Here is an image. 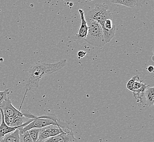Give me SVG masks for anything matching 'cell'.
I'll return each mask as SVG.
<instances>
[{"label": "cell", "instance_id": "6da1fadb", "mask_svg": "<svg viewBox=\"0 0 154 142\" xmlns=\"http://www.w3.org/2000/svg\"><path fill=\"white\" fill-rule=\"evenodd\" d=\"M67 64V60L63 59L55 63L37 62L28 70V79L26 85V91L37 89L42 78L59 71Z\"/></svg>", "mask_w": 154, "mask_h": 142}, {"label": "cell", "instance_id": "7a4b0ae2", "mask_svg": "<svg viewBox=\"0 0 154 142\" xmlns=\"http://www.w3.org/2000/svg\"><path fill=\"white\" fill-rule=\"evenodd\" d=\"M88 31L85 42L92 46L102 47L106 45L102 27L95 21L86 20Z\"/></svg>", "mask_w": 154, "mask_h": 142}, {"label": "cell", "instance_id": "3957f363", "mask_svg": "<svg viewBox=\"0 0 154 142\" xmlns=\"http://www.w3.org/2000/svg\"><path fill=\"white\" fill-rule=\"evenodd\" d=\"M86 18L87 19L96 21L102 26L106 20L112 19V15L108 5L96 3L95 8L88 12Z\"/></svg>", "mask_w": 154, "mask_h": 142}, {"label": "cell", "instance_id": "277c9868", "mask_svg": "<svg viewBox=\"0 0 154 142\" xmlns=\"http://www.w3.org/2000/svg\"><path fill=\"white\" fill-rule=\"evenodd\" d=\"M59 119L54 114L37 116L32 122L24 127H19L18 130L19 133H23L32 128H42L51 125H57Z\"/></svg>", "mask_w": 154, "mask_h": 142}, {"label": "cell", "instance_id": "5b68a950", "mask_svg": "<svg viewBox=\"0 0 154 142\" xmlns=\"http://www.w3.org/2000/svg\"><path fill=\"white\" fill-rule=\"evenodd\" d=\"M0 109L2 110L5 116L11 117L14 116H25L27 119H35L37 118L36 116L33 115L30 113L21 112L20 110L16 109L12 105V102L9 97L1 103Z\"/></svg>", "mask_w": 154, "mask_h": 142}, {"label": "cell", "instance_id": "8992f818", "mask_svg": "<svg viewBox=\"0 0 154 142\" xmlns=\"http://www.w3.org/2000/svg\"><path fill=\"white\" fill-rule=\"evenodd\" d=\"M78 12L80 15V26L78 30V32L76 35L73 37V39L74 42H77L78 44H82L85 42L86 36L88 31V26L86 23V19L85 17L84 12L82 9L78 10Z\"/></svg>", "mask_w": 154, "mask_h": 142}, {"label": "cell", "instance_id": "52a82bcc", "mask_svg": "<svg viewBox=\"0 0 154 142\" xmlns=\"http://www.w3.org/2000/svg\"><path fill=\"white\" fill-rule=\"evenodd\" d=\"M50 139L53 142H78L73 131L69 133H61L56 136L50 137Z\"/></svg>", "mask_w": 154, "mask_h": 142}, {"label": "cell", "instance_id": "ba28073f", "mask_svg": "<svg viewBox=\"0 0 154 142\" xmlns=\"http://www.w3.org/2000/svg\"><path fill=\"white\" fill-rule=\"evenodd\" d=\"M0 112L2 116V122L0 125V140H1L5 135L8 133H12L14 132L17 129L19 128V127H9L8 126H7L4 121V115L1 109H0Z\"/></svg>", "mask_w": 154, "mask_h": 142}, {"label": "cell", "instance_id": "9c48e42d", "mask_svg": "<svg viewBox=\"0 0 154 142\" xmlns=\"http://www.w3.org/2000/svg\"><path fill=\"white\" fill-rule=\"evenodd\" d=\"M144 96L146 98L145 104L149 106H153L154 104V88L149 87L145 90Z\"/></svg>", "mask_w": 154, "mask_h": 142}, {"label": "cell", "instance_id": "30bf717a", "mask_svg": "<svg viewBox=\"0 0 154 142\" xmlns=\"http://www.w3.org/2000/svg\"><path fill=\"white\" fill-rule=\"evenodd\" d=\"M0 142H20L19 132L18 129L12 132L6 134Z\"/></svg>", "mask_w": 154, "mask_h": 142}, {"label": "cell", "instance_id": "8fae6325", "mask_svg": "<svg viewBox=\"0 0 154 142\" xmlns=\"http://www.w3.org/2000/svg\"><path fill=\"white\" fill-rule=\"evenodd\" d=\"M148 86L149 85H147L145 83L142 88H140L139 90H134L132 91L134 97L136 100L138 102L143 103V98L144 97L145 90Z\"/></svg>", "mask_w": 154, "mask_h": 142}, {"label": "cell", "instance_id": "7c38bea8", "mask_svg": "<svg viewBox=\"0 0 154 142\" xmlns=\"http://www.w3.org/2000/svg\"><path fill=\"white\" fill-rule=\"evenodd\" d=\"M110 2L113 4L120 5L131 8L134 7L137 3L135 0H111Z\"/></svg>", "mask_w": 154, "mask_h": 142}, {"label": "cell", "instance_id": "4fadbf2b", "mask_svg": "<svg viewBox=\"0 0 154 142\" xmlns=\"http://www.w3.org/2000/svg\"><path fill=\"white\" fill-rule=\"evenodd\" d=\"M103 32L104 39L106 43H109L115 36L116 33V27H113L111 30L102 29Z\"/></svg>", "mask_w": 154, "mask_h": 142}, {"label": "cell", "instance_id": "5bb4252c", "mask_svg": "<svg viewBox=\"0 0 154 142\" xmlns=\"http://www.w3.org/2000/svg\"><path fill=\"white\" fill-rule=\"evenodd\" d=\"M51 137L49 126L40 128L39 133L38 140H43L49 138Z\"/></svg>", "mask_w": 154, "mask_h": 142}, {"label": "cell", "instance_id": "9a60e30c", "mask_svg": "<svg viewBox=\"0 0 154 142\" xmlns=\"http://www.w3.org/2000/svg\"><path fill=\"white\" fill-rule=\"evenodd\" d=\"M49 127L51 137L56 136L61 133H65L63 128L57 125H51V126H49Z\"/></svg>", "mask_w": 154, "mask_h": 142}, {"label": "cell", "instance_id": "2e32d148", "mask_svg": "<svg viewBox=\"0 0 154 142\" xmlns=\"http://www.w3.org/2000/svg\"><path fill=\"white\" fill-rule=\"evenodd\" d=\"M39 128H32L28 131L33 142H36L38 139Z\"/></svg>", "mask_w": 154, "mask_h": 142}, {"label": "cell", "instance_id": "e0dca14e", "mask_svg": "<svg viewBox=\"0 0 154 142\" xmlns=\"http://www.w3.org/2000/svg\"><path fill=\"white\" fill-rule=\"evenodd\" d=\"M20 142H33L28 131L23 133H19Z\"/></svg>", "mask_w": 154, "mask_h": 142}, {"label": "cell", "instance_id": "ac0fdd59", "mask_svg": "<svg viewBox=\"0 0 154 142\" xmlns=\"http://www.w3.org/2000/svg\"><path fill=\"white\" fill-rule=\"evenodd\" d=\"M115 26L113 25V21L112 19H107L104 22L103 26H102V29H106V30H111Z\"/></svg>", "mask_w": 154, "mask_h": 142}, {"label": "cell", "instance_id": "d6986e66", "mask_svg": "<svg viewBox=\"0 0 154 142\" xmlns=\"http://www.w3.org/2000/svg\"><path fill=\"white\" fill-rule=\"evenodd\" d=\"M8 94H9L8 89H6L4 91H0V103H2L3 101H5L9 97Z\"/></svg>", "mask_w": 154, "mask_h": 142}, {"label": "cell", "instance_id": "ffe728a7", "mask_svg": "<svg viewBox=\"0 0 154 142\" xmlns=\"http://www.w3.org/2000/svg\"><path fill=\"white\" fill-rule=\"evenodd\" d=\"M138 76H134V77H132L129 81L126 84V88L128 90H129L131 91H132V87L134 85V82L136 80L137 78H138Z\"/></svg>", "mask_w": 154, "mask_h": 142}, {"label": "cell", "instance_id": "44dd1931", "mask_svg": "<svg viewBox=\"0 0 154 142\" xmlns=\"http://www.w3.org/2000/svg\"><path fill=\"white\" fill-rule=\"evenodd\" d=\"M86 55V51H79L78 53V59H81L83 58L84 57H85Z\"/></svg>", "mask_w": 154, "mask_h": 142}, {"label": "cell", "instance_id": "7402d4cb", "mask_svg": "<svg viewBox=\"0 0 154 142\" xmlns=\"http://www.w3.org/2000/svg\"><path fill=\"white\" fill-rule=\"evenodd\" d=\"M147 70L150 73H152L154 71V67L153 66H149L148 67H147Z\"/></svg>", "mask_w": 154, "mask_h": 142}, {"label": "cell", "instance_id": "603a6c76", "mask_svg": "<svg viewBox=\"0 0 154 142\" xmlns=\"http://www.w3.org/2000/svg\"><path fill=\"white\" fill-rule=\"evenodd\" d=\"M1 122H2V116H1V113L0 112V125L1 124Z\"/></svg>", "mask_w": 154, "mask_h": 142}, {"label": "cell", "instance_id": "cb8c5ba5", "mask_svg": "<svg viewBox=\"0 0 154 142\" xmlns=\"http://www.w3.org/2000/svg\"><path fill=\"white\" fill-rule=\"evenodd\" d=\"M153 58H154V55H152V61H154V59H153Z\"/></svg>", "mask_w": 154, "mask_h": 142}, {"label": "cell", "instance_id": "d4e9b609", "mask_svg": "<svg viewBox=\"0 0 154 142\" xmlns=\"http://www.w3.org/2000/svg\"><path fill=\"white\" fill-rule=\"evenodd\" d=\"M1 104L0 103V107H1Z\"/></svg>", "mask_w": 154, "mask_h": 142}]
</instances>
